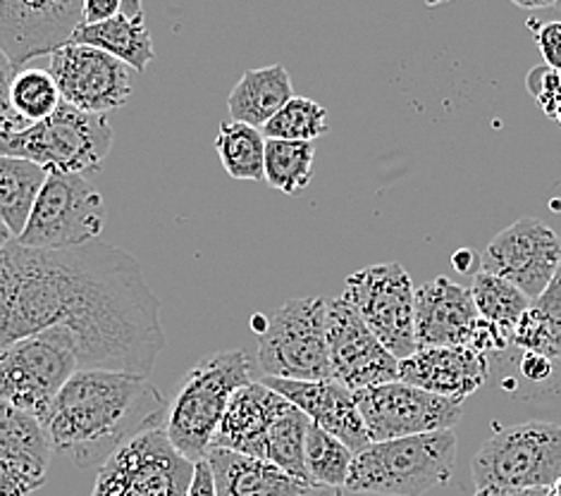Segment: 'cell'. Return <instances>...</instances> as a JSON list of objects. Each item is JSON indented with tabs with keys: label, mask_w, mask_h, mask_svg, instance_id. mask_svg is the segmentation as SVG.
Masks as SVG:
<instances>
[{
	"label": "cell",
	"mask_w": 561,
	"mask_h": 496,
	"mask_svg": "<svg viewBox=\"0 0 561 496\" xmlns=\"http://www.w3.org/2000/svg\"><path fill=\"white\" fill-rule=\"evenodd\" d=\"M62 327L79 370L151 378L165 348L160 303L127 251L91 241L68 251L12 241L0 251V351Z\"/></svg>",
	"instance_id": "1"
},
{
	"label": "cell",
	"mask_w": 561,
	"mask_h": 496,
	"mask_svg": "<svg viewBox=\"0 0 561 496\" xmlns=\"http://www.w3.org/2000/svg\"><path fill=\"white\" fill-rule=\"evenodd\" d=\"M168 401L151 378L117 370H77L42 420L53 451L77 468H101L111 455L165 425Z\"/></svg>",
	"instance_id": "2"
},
{
	"label": "cell",
	"mask_w": 561,
	"mask_h": 496,
	"mask_svg": "<svg viewBox=\"0 0 561 496\" xmlns=\"http://www.w3.org/2000/svg\"><path fill=\"white\" fill-rule=\"evenodd\" d=\"M253 382L249 356L242 348L218 351L196 360L182 378L168 406L163 430L186 461H206L218 425L239 387Z\"/></svg>",
	"instance_id": "3"
},
{
	"label": "cell",
	"mask_w": 561,
	"mask_h": 496,
	"mask_svg": "<svg viewBox=\"0 0 561 496\" xmlns=\"http://www.w3.org/2000/svg\"><path fill=\"white\" fill-rule=\"evenodd\" d=\"M457 465L451 430L373 441L354 455L346 492L376 496H423L445 487Z\"/></svg>",
	"instance_id": "4"
},
{
	"label": "cell",
	"mask_w": 561,
	"mask_h": 496,
	"mask_svg": "<svg viewBox=\"0 0 561 496\" xmlns=\"http://www.w3.org/2000/svg\"><path fill=\"white\" fill-rule=\"evenodd\" d=\"M108 115H93L60 103L58 111L20 131L0 134V155L32 160L46 172H96L113 149Z\"/></svg>",
	"instance_id": "5"
},
{
	"label": "cell",
	"mask_w": 561,
	"mask_h": 496,
	"mask_svg": "<svg viewBox=\"0 0 561 496\" xmlns=\"http://www.w3.org/2000/svg\"><path fill=\"white\" fill-rule=\"evenodd\" d=\"M476 489H540L561 477V425L526 420L500 427L471 463Z\"/></svg>",
	"instance_id": "6"
},
{
	"label": "cell",
	"mask_w": 561,
	"mask_h": 496,
	"mask_svg": "<svg viewBox=\"0 0 561 496\" xmlns=\"http://www.w3.org/2000/svg\"><path fill=\"white\" fill-rule=\"evenodd\" d=\"M259 366L268 378L279 380H332L328 301L306 297L279 305L261 334Z\"/></svg>",
	"instance_id": "7"
},
{
	"label": "cell",
	"mask_w": 561,
	"mask_h": 496,
	"mask_svg": "<svg viewBox=\"0 0 561 496\" xmlns=\"http://www.w3.org/2000/svg\"><path fill=\"white\" fill-rule=\"evenodd\" d=\"M105 227L101 192L84 174L48 172L18 244L44 251H68L96 241Z\"/></svg>",
	"instance_id": "8"
},
{
	"label": "cell",
	"mask_w": 561,
	"mask_h": 496,
	"mask_svg": "<svg viewBox=\"0 0 561 496\" xmlns=\"http://www.w3.org/2000/svg\"><path fill=\"white\" fill-rule=\"evenodd\" d=\"M79 370L70 334L62 327L20 339L0 351V399L44 420L60 389Z\"/></svg>",
	"instance_id": "9"
},
{
	"label": "cell",
	"mask_w": 561,
	"mask_h": 496,
	"mask_svg": "<svg viewBox=\"0 0 561 496\" xmlns=\"http://www.w3.org/2000/svg\"><path fill=\"white\" fill-rule=\"evenodd\" d=\"M342 299L364 318L370 332L394 358L404 360L419 351L416 325V289L402 263L368 265L346 277Z\"/></svg>",
	"instance_id": "10"
},
{
	"label": "cell",
	"mask_w": 561,
	"mask_h": 496,
	"mask_svg": "<svg viewBox=\"0 0 561 496\" xmlns=\"http://www.w3.org/2000/svg\"><path fill=\"white\" fill-rule=\"evenodd\" d=\"M194 465L158 427L127 441L99 468L91 496H184Z\"/></svg>",
	"instance_id": "11"
},
{
	"label": "cell",
	"mask_w": 561,
	"mask_h": 496,
	"mask_svg": "<svg viewBox=\"0 0 561 496\" xmlns=\"http://www.w3.org/2000/svg\"><path fill=\"white\" fill-rule=\"evenodd\" d=\"M354 399L370 441L451 430L463 411L459 401L431 394L402 380L358 389Z\"/></svg>",
	"instance_id": "12"
},
{
	"label": "cell",
	"mask_w": 561,
	"mask_h": 496,
	"mask_svg": "<svg viewBox=\"0 0 561 496\" xmlns=\"http://www.w3.org/2000/svg\"><path fill=\"white\" fill-rule=\"evenodd\" d=\"M48 72L60 99L77 111L105 115L123 108L131 96V67L108 53L82 44H62L50 53Z\"/></svg>",
	"instance_id": "13"
},
{
	"label": "cell",
	"mask_w": 561,
	"mask_h": 496,
	"mask_svg": "<svg viewBox=\"0 0 561 496\" xmlns=\"http://www.w3.org/2000/svg\"><path fill=\"white\" fill-rule=\"evenodd\" d=\"M561 263V239L538 218H520L480 253V270L512 281L530 301L542 297Z\"/></svg>",
	"instance_id": "14"
},
{
	"label": "cell",
	"mask_w": 561,
	"mask_h": 496,
	"mask_svg": "<svg viewBox=\"0 0 561 496\" xmlns=\"http://www.w3.org/2000/svg\"><path fill=\"white\" fill-rule=\"evenodd\" d=\"M328 348L332 380L352 392L399 380V358L387 351L342 297L328 301Z\"/></svg>",
	"instance_id": "15"
},
{
	"label": "cell",
	"mask_w": 561,
	"mask_h": 496,
	"mask_svg": "<svg viewBox=\"0 0 561 496\" xmlns=\"http://www.w3.org/2000/svg\"><path fill=\"white\" fill-rule=\"evenodd\" d=\"M53 453L44 423L0 399V496H30L44 487Z\"/></svg>",
	"instance_id": "16"
},
{
	"label": "cell",
	"mask_w": 561,
	"mask_h": 496,
	"mask_svg": "<svg viewBox=\"0 0 561 496\" xmlns=\"http://www.w3.org/2000/svg\"><path fill=\"white\" fill-rule=\"evenodd\" d=\"M273 392L285 396L289 404L297 406L306 418L320 430L337 437L342 445L350 447L356 453L370 447L373 441L368 437L366 423L360 418V411L356 406L354 392L337 380H316V382H297V380H279V378H265L261 380Z\"/></svg>",
	"instance_id": "17"
},
{
	"label": "cell",
	"mask_w": 561,
	"mask_h": 496,
	"mask_svg": "<svg viewBox=\"0 0 561 496\" xmlns=\"http://www.w3.org/2000/svg\"><path fill=\"white\" fill-rule=\"evenodd\" d=\"M490 378V360L469 346H431L399 360V380L425 392L466 401Z\"/></svg>",
	"instance_id": "18"
},
{
	"label": "cell",
	"mask_w": 561,
	"mask_h": 496,
	"mask_svg": "<svg viewBox=\"0 0 561 496\" xmlns=\"http://www.w3.org/2000/svg\"><path fill=\"white\" fill-rule=\"evenodd\" d=\"M478 318L471 287H461L449 277H435L416 289L413 325L419 348L466 346Z\"/></svg>",
	"instance_id": "19"
},
{
	"label": "cell",
	"mask_w": 561,
	"mask_h": 496,
	"mask_svg": "<svg viewBox=\"0 0 561 496\" xmlns=\"http://www.w3.org/2000/svg\"><path fill=\"white\" fill-rule=\"evenodd\" d=\"M285 404L287 399L273 392L261 380L239 387L227 404L210 447L265 459V439H268L275 415L285 408Z\"/></svg>",
	"instance_id": "20"
},
{
	"label": "cell",
	"mask_w": 561,
	"mask_h": 496,
	"mask_svg": "<svg viewBox=\"0 0 561 496\" xmlns=\"http://www.w3.org/2000/svg\"><path fill=\"white\" fill-rule=\"evenodd\" d=\"M218 496H299L311 485L265 459L210 447L206 453Z\"/></svg>",
	"instance_id": "21"
},
{
	"label": "cell",
	"mask_w": 561,
	"mask_h": 496,
	"mask_svg": "<svg viewBox=\"0 0 561 496\" xmlns=\"http://www.w3.org/2000/svg\"><path fill=\"white\" fill-rule=\"evenodd\" d=\"M294 99L291 77L283 65L247 70L227 96V111L234 123L263 129Z\"/></svg>",
	"instance_id": "22"
},
{
	"label": "cell",
	"mask_w": 561,
	"mask_h": 496,
	"mask_svg": "<svg viewBox=\"0 0 561 496\" xmlns=\"http://www.w3.org/2000/svg\"><path fill=\"white\" fill-rule=\"evenodd\" d=\"M70 42L108 53L139 74L146 72V67L156 58L153 38L144 15L129 18L119 12V15L99 24H77Z\"/></svg>",
	"instance_id": "23"
},
{
	"label": "cell",
	"mask_w": 561,
	"mask_h": 496,
	"mask_svg": "<svg viewBox=\"0 0 561 496\" xmlns=\"http://www.w3.org/2000/svg\"><path fill=\"white\" fill-rule=\"evenodd\" d=\"M46 177L48 172L32 160L0 155V220L8 224L15 239L30 220Z\"/></svg>",
	"instance_id": "24"
},
{
	"label": "cell",
	"mask_w": 561,
	"mask_h": 496,
	"mask_svg": "<svg viewBox=\"0 0 561 496\" xmlns=\"http://www.w3.org/2000/svg\"><path fill=\"white\" fill-rule=\"evenodd\" d=\"M265 139L263 131L234 123V119H225L218 127L216 137V153L225 172L232 180L244 182H263L265 180Z\"/></svg>",
	"instance_id": "25"
},
{
	"label": "cell",
	"mask_w": 561,
	"mask_h": 496,
	"mask_svg": "<svg viewBox=\"0 0 561 496\" xmlns=\"http://www.w3.org/2000/svg\"><path fill=\"white\" fill-rule=\"evenodd\" d=\"M309 427L311 420L287 401L285 408L275 415L268 439H265V461L283 468L285 473L306 482V485H311L309 471H306V435H309Z\"/></svg>",
	"instance_id": "26"
},
{
	"label": "cell",
	"mask_w": 561,
	"mask_h": 496,
	"mask_svg": "<svg viewBox=\"0 0 561 496\" xmlns=\"http://www.w3.org/2000/svg\"><path fill=\"white\" fill-rule=\"evenodd\" d=\"M316 146L311 141H265V182L287 196H299L313 180Z\"/></svg>",
	"instance_id": "27"
},
{
	"label": "cell",
	"mask_w": 561,
	"mask_h": 496,
	"mask_svg": "<svg viewBox=\"0 0 561 496\" xmlns=\"http://www.w3.org/2000/svg\"><path fill=\"white\" fill-rule=\"evenodd\" d=\"M352 463L354 451L311 423L309 435H306V471H309L311 485L344 489Z\"/></svg>",
	"instance_id": "28"
},
{
	"label": "cell",
	"mask_w": 561,
	"mask_h": 496,
	"mask_svg": "<svg viewBox=\"0 0 561 496\" xmlns=\"http://www.w3.org/2000/svg\"><path fill=\"white\" fill-rule=\"evenodd\" d=\"M471 297L480 318L492 320V323L504 325L510 330L518 325V320L524 318V313L533 303L524 291L512 285V281H506L504 277H497L485 270H480L473 277Z\"/></svg>",
	"instance_id": "29"
},
{
	"label": "cell",
	"mask_w": 561,
	"mask_h": 496,
	"mask_svg": "<svg viewBox=\"0 0 561 496\" xmlns=\"http://www.w3.org/2000/svg\"><path fill=\"white\" fill-rule=\"evenodd\" d=\"M268 139L316 141L328 134V111L313 99L294 96L268 125L263 127Z\"/></svg>",
	"instance_id": "30"
},
{
	"label": "cell",
	"mask_w": 561,
	"mask_h": 496,
	"mask_svg": "<svg viewBox=\"0 0 561 496\" xmlns=\"http://www.w3.org/2000/svg\"><path fill=\"white\" fill-rule=\"evenodd\" d=\"M62 103L56 79L48 70L38 67H24L12 82V105L26 119V123H38L58 111Z\"/></svg>",
	"instance_id": "31"
},
{
	"label": "cell",
	"mask_w": 561,
	"mask_h": 496,
	"mask_svg": "<svg viewBox=\"0 0 561 496\" xmlns=\"http://www.w3.org/2000/svg\"><path fill=\"white\" fill-rule=\"evenodd\" d=\"M526 89L540 105V111L550 119H554L561 103V70H552V67L547 65L533 67L526 77Z\"/></svg>",
	"instance_id": "32"
},
{
	"label": "cell",
	"mask_w": 561,
	"mask_h": 496,
	"mask_svg": "<svg viewBox=\"0 0 561 496\" xmlns=\"http://www.w3.org/2000/svg\"><path fill=\"white\" fill-rule=\"evenodd\" d=\"M18 72L20 70L12 65L8 53L0 48V134H12L30 127V123L12 105V82H15Z\"/></svg>",
	"instance_id": "33"
},
{
	"label": "cell",
	"mask_w": 561,
	"mask_h": 496,
	"mask_svg": "<svg viewBox=\"0 0 561 496\" xmlns=\"http://www.w3.org/2000/svg\"><path fill=\"white\" fill-rule=\"evenodd\" d=\"M512 339H514V330L492 323V320L478 318L476 325L471 327L466 346L473 348V351H478V354L488 356V354H502L504 348L512 344Z\"/></svg>",
	"instance_id": "34"
},
{
	"label": "cell",
	"mask_w": 561,
	"mask_h": 496,
	"mask_svg": "<svg viewBox=\"0 0 561 496\" xmlns=\"http://www.w3.org/2000/svg\"><path fill=\"white\" fill-rule=\"evenodd\" d=\"M528 26L536 32V44L545 65L552 70H561V20L538 24L536 18H530Z\"/></svg>",
	"instance_id": "35"
},
{
	"label": "cell",
	"mask_w": 561,
	"mask_h": 496,
	"mask_svg": "<svg viewBox=\"0 0 561 496\" xmlns=\"http://www.w3.org/2000/svg\"><path fill=\"white\" fill-rule=\"evenodd\" d=\"M518 370L528 382H547L554 372V360H550L547 356H540V354L524 351V356H520V360H518Z\"/></svg>",
	"instance_id": "36"
},
{
	"label": "cell",
	"mask_w": 561,
	"mask_h": 496,
	"mask_svg": "<svg viewBox=\"0 0 561 496\" xmlns=\"http://www.w3.org/2000/svg\"><path fill=\"white\" fill-rule=\"evenodd\" d=\"M123 12V0H82V22L99 24Z\"/></svg>",
	"instance_id": "37"
},
{
	"label": "cell",
	"mask_w": 561,
	"mask_h": 496,
	"mask_svg": "<svg viewBox=\"0 0 561 496\" xmlns=\"http://www.w3.org/2000/svg\"><path fill=\"white\" fill-rule=\"evenodd\" d=\"M184 496H218L216 494V482H213L210 465L206 461H198L194 465L192 485H190V489H186Z\"/></svg>",
	"instance_id": "38"
},
{
	"label": "cell",
	"mask_w": 561,
	"mask_h": 496,
	"mask_svg": "<svg viewBox=\"0 0 561 496\" xmlns=\"http://www.w3.org/2000/svg\"><path fill=\"white\" fill-rule=\"evenodd\" d=\"M473 496H554L552 487H540V489H504V487H485L476 489Z\"/></svg>",
	"instance_id": "39"
},
{
	"label": "cell",
	"mask_w": 561,
	"mask_h": 496,
	"mask_svg": "<svg viewBox=\"0 0 561 496\" xmlns=\"http://www.w3.org/2000/svg\"><path fill=\"white\" fill-rule=\"evenodd\" d=\"M473 261H476V253L471 249H461L459 253H454V267H457L459 273H471L473 270Z\"/></svg>",
	"instance_id": "40"
},
{
	"label": "cell",
	"mask_w": 561,
	"mask_h": 496,
	"mask_svg": "<svg viewBox=\"0 0 561 496\" xmlns=\"http://www.w3.org/2000/svg\"><path fill=\"white\" fill-rule=\"evenodd\" d=\"M512 3L524 10H545V8H557L559 0H512Z\"/></svg>",
	"instance_id": "41"
},
{
	"label": "cell",
	"mask_w": 561,
	"mask_h": 496,
	"mask_svg": "<svg viewBox=\"0 0 561 496\" xmlns=\"http://www.w3.org/2000/svg\"><path fill=\"white\" fill-rule=\"evenodd\" d=\"M299 496H344V492L337 487H309Z\"/></svg>",
	"instance_id": "42"
},
{
	"label": "cell",
	"mask_w": 561,
	"mask_h": 496,
	"mask_svg": "<svg viewBox=\"0 0 561 496\" xmlns=\"http://www.w3.org/2000/svg\"><path fill=\"white\" fill-rule=\"evenodd\" d=\"M123 12L129 18H139L144 15V3L141 0H123Z\"/></svg>",
	"instance_id": "43"
},
{
	"label": "cell",
	"mask_w": 561,
	"mask_h": 496,
	"mask_svg": "<svg viewBox=\"0 0 561 496\" xmlns=\"http://www.w3.org/2000/svg\"><path fill=\"white\" fill-rule=\"evenodd\" d=\"M12 241H15V234H12L8 230V224L0 220V251H3L8 244H12Z\"/></svg>",
	"instance_id": "44"
},
{
	"label": "cell",
	"mask_w": 561,
	"mask_h": 496,
	"mask_svg": "<svg viewBox=\"0 0 561 496\" xmlns=\"http://www.w3.org/2000/svg\"><path fill=\"white\" fill-rule=\"evenodd\" d=\"M552 489H554V496H561V477L557 480V485Z\"/></svg>",
	"instance_id": "45"
},
{
	"label": "cell",
	"mask_w": 561,
	"mask_h": 496,
	"mask_svg": "<svg viewBox=\"0 0 561 496\" xmlns=\"http://www.w3.org/2000/svg\"><path fill=\"white\" fill-rule=\"evenodd\" d=\"M552 208H554V212H559V208H561V200H552V204H550Z\"/></svg>",
	"instance_id": "46"
},
{
	"label": "cell",
	"mask_w": 561,
	"mask_h": 496,
	"mask_svg": "<svg viewBox=\"0 0 561 496\" xmlns=\"http://www.w3.org/2000/svg\"><path fill=\"white\" fill-rule=\"evenodd\" d=\"M554 119H557V123L561 125V103H559V108H557V117H554Z\"/></svg>",
	"instance_id": "47"
},
{
	"label": "cell",
	"mask_w": 561,
	"mask_h": 496,
	"mask_svg": "<svg viewBox=\"0 0 561 496\" xmlns=\"http://www.w3.org/2000/svg\"><path fill=\"white\" fill-rule=\"evenodd\" d=\"M557 8H561V0H559V5H557Z\"/></svg>",
	"instance_id": "48"
}]
</instances>
